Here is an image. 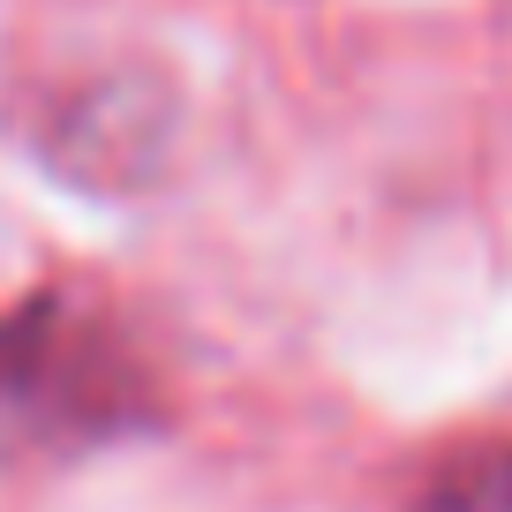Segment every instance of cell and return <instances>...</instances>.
Returning a JSON list of instances; mask_svg holds the SVG:
<instances>
[{
    "instance_id": "7a4b0ae2",
    "label": "cell",
    "mask_w": 512,
    "mask_h": 512,
    "mask_svg": "<svg viewBox=\"0 0 512 512\" xmlns=\"http://www.w3.org/2000/svg\"><path fill=\"white\" fill-rule=\"evenodd\" d=\"M16 144L53 181L91 196H136L166 174L174 151V91L151 68H83V76H38L8 106Z\"/></svg>"
},
{
    "instance_id": "3957f363",
    "label": "cell",
    "mask_w": 512,
    "mask_h": 512,
    "mask_svg": "<svg viewBox=\"0 0 512 512\" xmlns=\"http://www.w3.org/2000/svg\"><path fill=\"white\" fill-rule=\"evenodd\" d=\"M415 512H512V445L445 467V475L422 490Z\"/></svg>"
},
{
    "instance_id": "6da1fadb",
    "label": "cell",
    "mask_w": 512,
    "mask_h": 512,
    "mask_svg": "<svg viewBox=\"0 0 512 512\" xmlns=\"http://www.w3.org/2000/svg\"><path fill=\"white\" fill-rule=\"evenodd\" d=\"M159 377L106 302L38 287L0 309V430L46 452H91L159 430Z\"/></svg>"
}]
</instances>
